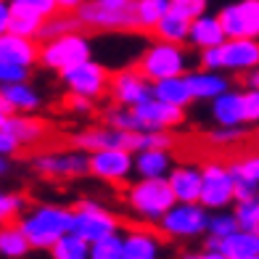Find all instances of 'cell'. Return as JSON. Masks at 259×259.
Returning a JSON list of instances; mask_svg holds the SVG:
<instances>
[{"mask_svg":"<svg viewBox=\"0 0 259 259\" xmlns=\"http://www.w3.org/2000/svg\"><path fill=\"white\" fill-rule=\"evenodd\" d=\"M21 230L27 233L32 249L51 251L58 238L74 230V206H58V204H37L27 209V214L19 220Z\"/></svg>","mask_w":259,"mask_h":259,"instance_id":"obj_1","label":"cell"},{"mask_svg":"<svg viewBox=\"0 0 259 259\" xmlns=\"http://www.w3.org/2000/svg\"><path fill=\"white\" fill-rule=\"evenodd\" d=\"M135 66H138L151 82H159V79H167V77L191 74L193 69L201 66V64H198V51L191 53L185 45L154 40L143 53H140V58L135 61Z\"/></svg>","mask_w":259,"mask_h":259,"instance_id":"obj_2","label":"cell"},{"mask_svg":"<svg viewBox=\"0 0 259 259\" xmlns=\"http://www.w3.org/2000/svg\"><path fill=\"white\" fill-rule=\"evenodd\" d=\"M124 201L133 209V214H138L143 222L159 225L161 217L178 204V196L167 178H140L138 183L127 185Z\"/></svg>","mask_w":259,"mask_h":259,"instance_id":"obj_3","label":"cell"},{"mask_svg":"<svg viewBox=\"0 0 259 259\" xmlns=\"http://www.w3.org/2000/svg\"><path fill=\"white\" fill-rule=\"evenodd\" d=\"M201 69L211 72H233V74H249L259 66V40L256 37H228L217 48L198 51Z\"/></svg>","mask_w":259,"mask_h":259,"instance_id":"obj_4","label":"cell"},{"mask_svg":"<svg viewBox=\"0 0 259 259\" xmlns=\"http://www.w3.org/2000/svg\"><path fill=\"white\" fill-rule=\"evenodd\" d=\"M211 211L201 201H178L159 222V233L164 238H204L209 233Z\"/></svg>","mask_w":259,"mask_h":259,"instance_id":"obj_5","label":"cell"},{"mask_svg":"<svg viewBox=\"0 0 259 259\" xmlns=\"http://www.w3.org/2000/svg\"><path fill=\"white\" fill-rule=\"evenodd\" d=\"M85 29H77V32H66L61 37H53V40H45L42 48H40V64L45 69H53V72H66L82 61L93 58V45L90 40L82 34Z\"/></svg>","mask_w":259,"mask_h":259,"instance_id":"obj_6","label":"cell"},{"mask_svg":"<svg viewBox=\"0 0 259 259\" xmlns=\"http://www.w3.org/2000/svg\"><path fill=\"white\" fill-rule=\"evenodd\" d=\"M48 135L42 119L32 114H0V154L11 156L19 148L37 146Z\"/></svg>","mask_w":259,"mask_h":259,"instance_id":"obj_7","label":"cell"},{"mask_svg":"<svg viewBox=\"0 0 259 259\" xmlns=\"http://www.w3.org/2000/svg\"><path fill=\"white\" fill-rule=\"evenodd\" d=\"M29 164L34 175L45 180H74L90 175V154L82 148H72L66 154H37Z\"/></svg>","mask_w":259,"mask_h":259,"instance_id":"obj_8","label":"cell"},{"mask_svg":"<svg viewBox=\"0 0 259 259\" xmlns=\"http://www.w3.org/2000/svg\"><path fill=\"white\" fill-rule=\"evenodd\" d=\"M122 222L116 214H111L106 206H101L93 198H79L74 204V233H79L85 241L96 243L106 235L119 233Z\"/></svg>","mask_w":259,"mask_h":259,"instance_id":"obj_9","label":"cell"},{"mask_svg":"<svg viewBox=\"0 0 259 259\" xmlns=\"http://www.w3.org/2000/svg\"><path fill=\"white\" fill-rule=\"evenodd\" d=\"M204 185H201V201L209 211L228 209L235 204V175L230 169V164L222 161H206L201 167Z\"/></svg>","mask_w":259,"mask_h":259,"instance_id":"obj_10","label":"cell"},{"mask_svg":"<svg viewBox=\"0 0 259 259\" xmlns=\"http://www.w3.org/2000/svg\"><path fill=\"white\" fill-rule=\"evenodd\" d=\"M77 19L90 32H135L133 8H109L101 0H85L77 11Z\"/></svg>","mask_w":259,"mask_h":259,"instance_id":"obj_11","label":"cell"},{"mask_svg":"<svg viewBox=\"0 0 259 259\" xmlns=\"http://www.w3.org/2000/svg\"><path fill=\"white\" fill-rule=\"evenodd\" d=\"M61 79L69 93H79V96H88V98H101L103 93H109V85H111V74L106 72V66L88 58L72 69L61 72Z\"/></svg>","mask_w":259,"mask_h":259,"instance_id":"obj_12","label":"cell"},{"mask_svg":"<svg viewBox=\"0 0 259 259\" xmlns=\"http://www.w3.org/2000/svg\"><path fill=\"white\" fill-rule=\"evenodd\" d=\"M135 169V156L127 148H101L90 151V175L96 180L122 185Z\"/></svg>","mask_w":259,"mask_h":259,"instance_id":"obj_13","label":"cell"},{"mask_svg":"<svg viewBox=\"0 0 259 259\" xmlns=\"http://www.w3.org/2000/svg\"><path fill=\"white\" fill-rule=\"evenodd\" d=\"M109 96L114 103L119 106H135L146 103L148 98H154V82H151L138 66L133 69H119L111 74V85H109Z\"/></svg>","mask_w":259,"mask_h":259,"instance_id":"obj_14","label":"cell"},{"mask_svg":"<svg viewBox=\"0 0 259 259\" xmlns=\"http://www.w3.org/2000/svg\"><path fill=\"white\" fill-rule=\"evenodd\" d=\"M72 146L82 151H101V148H127V151H138V133L130 130H119L114 124H101V127H85L79 133L72 135Z\"/></svg>","mask_w":259,"mask_h":259,"instance_id":"obj_15","label":"cell"},{"mask_svg":"<svg viewBox=\"0 0 259 259\" xmlns=\"http://www.w3.org/2000/svg\"><path fill=\"white\" fill-rule=\"evenodd\" d=\"M135 114V133H154V130H172L183 124L185 119V109L172 103H164L156 96L148 98L146 103H140L133 109Z\"/></svg>","mask_w":259,"mask_h":259,"instance_id":"obj_16","label":"cell"},{"mask_svg":"<svg viewBox=\"0 0 259 259\" xmlns=\"http://www.w3.org/2000/svg\"><path fill=\"white\" fill-rule=\"evenodd\" d=\"M220 21L228 37H256L259 40V0H238L220 11Z\"/></svg>","mask_w":259,"mask_h":259,"instance_id":"obj_17","label":"cell"},{"mask_svg":"<svg viewBox=\"0 0 259 259\" xmlns=\"http://www.w3.org/2000/svg\"><path fill=\"white\" fill-rule=\"evenodd\" d=\"M40 48H42V42L37 37L3 32L0 34V64L34 66V64H40Z\"/></svg>","mask_w":259,"mask_h":259,"instance_id":"obj_18","label":"cell"},{"mask_svg":"<svg viewBox=\"0 0 259 259\" xmlns=\"http://www.w3.org/2000/svg\"><path fill=\"white\" fill-rule=\"evenodd\" d=\"M40 106L42 98L29 82H14L0 88V114H34Z\"/></svg>","mask_w":259,"mask_h":259,"instance_id":"obj_19","label":"cell"},{"mask_svg":"<svg viewBox=\"0 0 259 259\" xmlns=\"http://www.w3.org/2000/svg\"><path fill=\"white\" fill-rule=\"evenodd\" d=\"M228 40V32L222 27L220 16L204 14L191 21V37H188V45L193 51H206V48H217Z\"/></svg>","mask_w":259,"mask_h":259,"instance_id":"obj_20","label":"cell"},{"mask_svg":"<svg viewBox=\"0 0 259 259\" xmlns=\"http://www.w3.org/2000/svg\"><path fill=\"white\" fill-rule=\"evenodd\" d=\"M167 180L172 185L178 201H198L201 198V185H204V175L201 167H191V164H178L172 167L167 175Z\"/></svg>","mask_w":259,"mask_h":259,"instance_id":"obj_21","label":"cell"},{"mask_svg":"<svg viewBox=\"0 0 259 259\" xmlns=\"http://www.w3.org/2000/svg\"><path fill=\"white\" fill-rule=\"evenodd\" d=\"M161 238L151 230L135 228L122 235L124 241V259H159L161 256Z\"/></svg>","mask_w":259,"mask_h":259,"instance_id":"obj_22","label":"cell"},{"mask_svg":"<svg viewBox=\"0 0 259 259\" xmlns=\"http://www.w3.org/2000/svg\"><path fill=\"white\" fill-rule=\"evenodd\" d=\"M188 82H191V90L196 101H214L217 96L230 90V79L222 72H211V69H198V72L188 74Z\"/></svg>","mask_w":259,"mask_h":259,"instance_id":"obj_23","label":"cell"},{"mask_svg":"<svg viewBox=\"0 0 259 259\" xmlns=\"http://www.w3.org/2000/svg\"><path fill=\"white\" fill-rule=\"evenodd\" d=\"M211 116H214L217 124H225V127L246 124V119H243V93L228 90V93H222V96H217L211 101Z\"/></svg>","mask_w":259,"mask_h":259,"instance_id":"obj_24","label":"cell"},{"mask_svg":"<svg viewBox=\"0 0 259 259\" xmlns=\"http://www.w3.org/2000/svg\"><path fill=\"white\" fill-rule=\"evenodd\" d=\"M11 3V16H8V24L3 32H14V34H24V37H37L42 24H45V16L32 11L24 3H16V0H8Z\"/></svg>","mask_w":259,"mask_h":259,"instance_id":"obj_25","label":"cell"},{"mask_svg":"<svg viewBox=\"0 0 259 259\" xmlns=\"http://www.w3.org/2000/svg\"><path fill=\"white\" fill-rule=\"evenodd\" d=\"M154 96L164 103L180 106V109H188L196 101L191 82H188V74H178V77H167V79L154 82Z\"/></svg>","mask_w":259,"mask_h":259,"instance_id":"obj_26","label":"cell"},{"mask_svg":"<svg viewBox=\"0 0 259 259\" xmlns=\"http://www.w3.org/2000/svg\"><path fill=\"white\" fill-rule=\"evenodd\" d=\"M135 172L140 178H167L172 172L169 148H146L135 154Z\"/></svg>","mask_w":259,"mask_h":259,"instance_id":"obj_27","label":"cell"},{"mask_svg":"<svg viewBox=\"0 0 259 259\" xmlns=\"http://www.w3.org/2000/svg\"><path fill=\"white\" fill-rule=\"evenodd\" d=\"M172 0H135L133 16H135V32H154L156 24L169 14Z\"/></svg>","mask_w":259,"mask_h":259,"instance_id":"obj_28","label":"cell"},{"mask_svg":"<svg viewBox=\"0 0 259 259\" xmlns=\"http://www.w3.org/2000/svg\"><path fill=\"white\" fill-rule=\"evenodd\" d=\"M156 40H164V42H178V45H188V37H191V19H185L183 14L169 8V14L164 16L156 29L151 32Z\"/></svg>","mask_w":259,"mask_h":259,"instance_id":"obj_29","label":"cell"},{"mask_svg":"<svg viewBox=\"0 0 259 259\" xmlns=\"http://www.w3.org/2000/svg\"><path fill=\"white\" fill-rule=\"evenodd\" d=\"M32 251V243L19 222H8L0 230V254L3 259H24Z\"/></svg>","mask_w":259,"mask_h":259,"instance_id":"obj_30","label":"cell"},{"mask_svg":"<svg viewBox=\"0 0 259 259\" xmlns=\"http://www.w3.org/2000/svg\"><path fill=\"white\" fill-rule=\"evenodd\" d=\"M222 254L228 259H246L259 254V233L256 230H235L233 235L222 238Z\"/></svg>","mask_w":259,"mask_h":259,"instance_id":"obj_31","label":"cell"},{"mask_svg":"<svg viewBox=\"0 0 259 259\" xmlns=\"http://www.w3.org/2000/svg\"><path fill=\"white\" fill-rule=\"evenodd\" d=\"M90 241H85L79 233H66L58 238L51 249V259H90Z\"/></svg>","mask_w":259,"mask_h":259,"instance_id":"obj_32","label":"cell"},{"mask_svg":"<svg viewBox=\"0 0 259 259\" xmlns=\"http://www.w3.org/2000/svg\"><path fill=\"white\" fill-rule=\"evenodd\" d=\"M77 29H85L82 27V21L77 19V14H69V11H58V14L48 16L45 19V24L37 34V40L45 42V40H53V37H61L66 32H77Z\"/></svg>","mask_w":259,"mask_h":259,"instance_id":"obj_33","label":"cell"},{"mask_svg":"<svg viewBox=\"0 0 259 259\" xmlns=\"http://www.w3.org/2000/svg\"><path fill=\"white\" fill-rule=\"evenodd\" d=\"M90 259H124V241L119 233L106 235L90 246Z\"/></svg>","mask_w":259,"mask_h":259,"instance_id":"obj_34","label":"cell"},{"mask_svg":"<svg viewBox=\"0 0 259 259\" xmlns=\"http://www.w3.org/2000/svg\"><path fill=\"white\" fill-rule=\"evenodd\" d=\"M27 198L21 193H3L0 196V220H3V225L8 222H19L21 217L27 214Z\"/></svg>","mask_w":259,"mask_h":259,"instance_id":"obj_35","label":"cell"},{"mask_svg":"<svg viewBox=\"0 0 259 259\" xmlns=\"http://www.w3.org/2000/svg\"><path fill=\"white\" fill-rule=\"evenodd\" d=\"M235 230H241V222L235 217V211H228V209H217L211 211L209 217V233L217 235V238H228Z\"/></svg>","mask_w":259,"mask_h":259,"instance_id":"obj_36","label":"cell"},{"mask_svg":"<svg viewBox=\"0 0 259 259\" xmlns=\"http://www.w3.org/2000/svg\"><path fill=\"white\" fill-rule=\"evenodd\" d=\"M204 138H206V143L214 146V148H230V146L243 143L246 133H243L241 127H225V124H220L217 130H209Z\"/></svg>","mask_w":259,"mask_h":259,"instance_id":"obj_37","label":"cell"},{"mask_svg":"<svg viewBox=\"0 0 259 259\" xmlns=\"http://www.w3.org/2000/svg\"><path fill=\"white\" fill-rule=\"evenodd\" d=\"M233 211H235V217H238L243 230H256L259 233V196L249 198V201H238Z\"/></svg>","mask_w":259,"mask_h":259,"instance_id":"obj_38","label":"cell"},{"mask_svg":"<svg viewBox=\"0 0 259 259\" xmlns=\"http://www.w3.org/2000/svg\"><path fill=\"white\" fill-rule=\"evenodd\" d=\"M230 169H233V175H243V178H251L259 183V151L256 154H246L241 159H233Z\"/></svg>","mask_w":259,"mask_h":259,"instance_id":"obj_39","label":"cell"},{"mask_svg":"<svg viewBox=\"0 0 259 259\" xmlns=\"http://www.w3.org/2000/svg\"><path fill=\"white\" fill-rule=\"evenodd\" d=\"M32 66L21 64H0V85H14V82H29Z\"/></svg>","mask_w":259,"mask_h":259,"instance_id":"obj_40","label":"cell"},{"mask_svg":"<svg viewBox=\"0 0 259 259\" xmlns=\"http://www.w3.org/2000/svg\"><path fill=\"white\" fill-rule=\"evenodd\" d=\"M206 6L209 0H172V11H178V14H183L185 19H198L206 14Z\"/></svg>","mask_w":259,"mask_h":259,"instance_id":"obj_41","label":"cell"},{"mask_svg":"<svg viewBox=\"0 0 259 259\" xmlns=\"http://www.w3.org/2000/svg\"><path fill=\"white\" fill-rule=\"evenodd\" d=\"M243 119L246 124H259V88L243 93Z\"/></svg>","mask_w":259,"mask_h":259,"instance_id":"obj_42","label":"cell"},{"mask_svg":"<svg viewBox=\"0 0 259 259\" xmlns=\"http://www.w3.org/2000/svg\"><path fill=\"white\" fill-rule=\"evenodd\" d=\"M64 109L72 111V114H93L96 101L88 98V96H79V93H69V96L64 98Z\"/></svg>","mask_w":259,"mask_h":259,"instance_id":"obj_43","label":"cell"},{"mask_svg":"<svg viewBox=\"0 0 259 259\" xmlns=\"http://www.w3.org/2000/svg\"><path fill=\"white\" fill-rule=\"evenodd\" d=\"M259 196V183L243 175H235V204L238 201H249V198Z\"/></svg>","mask_w":259,"mask_h":259,"instance_id":"obj_44","label":"cell"},{"mask_svg":"<svg viewBox=\"0 0 259 259\" xmlns=\"http://www.w3.org/2000/svg\"><path fill=\"white\" fill-rule=\"evenodd\" d=\"M16 3H24V6H29L32 11H37V14H42L45 19L61 11V8H58V0H16Z\"/></svg>","mask_w":259,"mask_h":259,"instance_id":"obj_45","label":"cell"},{"mask_svg":"<svg viewBox=\"0 0 259 259\" xmlns=\"http://www.w3.org/2000/svg\"><path fill=\"white\" fill-rule=\"evenodd\" d=\"M180 259H228L222 251H211V249H201V251H188Z\"/></svg>","mask_w":259,"mask_h":259,"instance_id":"obj_46","label":"cell"},{"mask_svg":"<svg viewBox=\"0 0 259 259\" xmlns=\"http://www.w3.org/2000/svg\"><path fill=\"white\" fill-rule=\"evenodd\" d=\"M82 3H85V0H58V8H61V11H69V14H77Z\"/></svg>","mask_w":259,"mask_h":259,"instance_id":"obj_47","label":"cell"},{"mask_svg":"<svg viewBox=\"0 0 259 259\" xmlns=\"http://www.w3.org/2000/svg\"><path fill=\"white\" fill-rule=\"evenodd\" d=\"M8 16H11V3H8V0H0V32L6 29Z\"/></svg>","mask_w":259,"mask_h":259,"instance_id":"obj_48","label":"cell"},{"mask_svg":"<svg viewBox=\"0 0 259 259\" xmlns=\"http://www.w3.org/2000/svg\"><path fill=\"white\" fill-rule=\"evenodd\" d=\"M243 85L246 88H259V66L251 69L249 74H243Z\"/></svg>","mask_w":259,"mask_h":259,"instance_id":"obj_49","label":"cell"},{"mask_svg":"<svg viewBox=\"0 0 259 259\" xmlns=\"http://www.w3.org/2000/svg\"><path fill=\"white\" fill-rule=\"evenodd\" d=\"M103 6H109V8H133L135 0H101Z\"/></svg>","mask_w":259,"mask_h":259,"instance_id":"obj_50","label":"cell"},{"mask_svg":"<svg viewBox=\"0 0 259 259\" xmlns=\"http://www.w3.org/2000/svg\"><path fill=\"white\" fill-rule=\"evenodd\" d=\"M251 143H254V148L259 151V130H256V133H254V138H251Z\"/></svg>","mask_w":259,"mask_h":259,"instance_id":"obj_51","label":"cell"},{"mask_svg":"<svg viewBox=\"0 0 259 259\" xmlns=\"http://www.w3.org/2000/svg\"><path fill=\"white\" fill-rule=\"evenodd\" d=\"M246 259H259V254H254V256H246Z\"/></svg>","mask_w":259,"mask_h":259,"instance_id":"obj_52","label":"cell"}]
</instances>
